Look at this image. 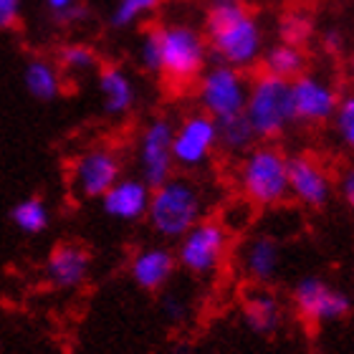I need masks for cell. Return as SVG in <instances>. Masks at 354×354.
I'll list each match as a JSON object with an SVG mask.
<instances>
[{
	"instance_id": "cell-1",
	"label": "cell",
	"mask_w": 354,
	"mask_h": 354,
	"mask_svg": "<svg viewBox=\"0 0 354 354\" xmlns=\"http://www.w3.org/2000/svg\"><path fill=\"white\" fill-rule=\"evenodd\" d=\"M203 26L210 59L241 71L259 66L266 36L259 15L245 0H207Z\"/></svg>"
},
{
	"instance_id": "cell-2",
	"label": "cell",
	"mask_w": 354,
	"mask_h": 354,
	"mask_svg": "<svg viewBox=\"0 0 354 354\" xmlns=\"http://www.w3.org/2000/svg\"><path fill=\"white\" fill-rule=\"evenodd\" d=\"M160 48V79L172 88H187L210 64V48L203 28L190 21H162L152 26Z\"/></svg>"
},
{
	"instance_id": "cell-3",
	"label": "cell",
	"mask_w": 354,
	"mask_h": 354,
	"mask_svg": "<svg viewBox=\"0 0 354 354\" xmlns=\"http://www.w3.org/2000/svg\"><path fill=\"white\" fill-rule=\"evenodd\" d=\"M147 223L165 241H177L205 218V195L190 177H167L162 185L152 187L147 205Z\"/></svg>"
},
{
	"instance_id": "cell-4",
	"label": "cell",
	"mask_w": 354,
	"mask_h": 354,
	"mask_svg": "<svg viewBox=\"0 0 354 354\" xmlns=\"http://www.w3.org/2000/svg\"><path fill=\"white\" fill-rule=\"evenodd\" d=\"M236 177L253 207H279L288 200V155L276 142H256L243 152Z\"/></svg>"
},
{
	"instance_id": "cell-5",
	"label": "cell",
	"mask_w": 354,
	"mask_h": 354,
	"mask_svg": "<svg viewBox=\"0 0 354 354\" xmlns=\"http://www.w3.org/2000/svg\"><path fill=\"white\" fill-rule=\"evenodd\" d=\"M245 119L251 122L259 142H276L296 124L291 84L268 74L248 79V96L243 106Z\"/></svg>"
},
{
	"instance_id": "cell-6",
	"label": "cell",
	"mask_w": 354,
	"mask_h": 354,
	"mask_svg": "<svg viewBox=\"0 0 354 354\" xmlns=\"http://www.w3.org/2000/svg\"><path fill=\"white\" fill-rule=\"evenodd\" d=\"M230 251V230L221 218H200L185 236L177 238V266L190 276L207 279L223 268Z\"/></svg>"
},
{
	"instance_id": "cell-7",
	"label": "cell",
	"mask_w": 354,
	"mask_h": 354,
	"mask_svg": "<svg viewBox=\"0 0 354 354\" xmlns=\"http://www.w3.org/2000/svg\"><path fill=\"white\" fill-rule=\"evenodd\" d=\"M192 86H195L198 106L215 122L233 114H243L245 96H248V71L213 61L203 68V74Z\"/></svg>"
},
{
	"instance_id": "cell-8",
	"label": "cell",
	"mask_w": 354,
	"mask_h": 354,
	"mask_svg": "<svg viewBox=\"0 0 354 354\" xmlns=\"http://www.w3.org/2000/svg\"><path fill=\"white\" fill-rule=\"evenodd\" d=\"M172 132H175V122L170 117H162V114L147 119L140 129V137L134 145V157H137L140 177L149 187H157L167 177L175 175Z\"/></svg>"
},
{
	"instance_id": "cell-9",
	"label": "cell",
	"mask_w": 354,
	"mask_h": 354,
	"mask_svg": "<svg viewBox=\"0 0 354 354\" xmlns=\"http://www.w3.org/2000/svg\"><path fill=\"white\" fill-rule=\"evenodd\" d=\"M124 175L122 155L111 145H91L71 162V187L82 200H99L119 177Z\"/></svg>"
},
{
	"instance_id": "cell-10",
	"label": "cell",
	"mask_w": 354,
	"mask_h": 354,
	"mask_svg": "<svg viewBox=\"0 0 354 354\" xmlns=\"http://www.w3.org/2000/svg\"><path fill=\"white\" fill-rule=\"evenodd\" d=\"M218 149V124L205 111H190L175 124L172 132V157L175 167L198 170L213 160Z\"/></svg>"
},
{
	"instance_id": "cell-11",
	"label": "cell",
	"mask_w": 354,
	"mask_h": 354,
	"mask_svg": "<svg viewBox=\"0 0 354 354\" xmlns=\"http://www.w3.org/2000/svg\"><path fill=\"white\" fill-rule=\"evenodd\" d=\"M294 311L309 324H329L349 317L352 299L342 288H334L319 276H306L291 288Z\"/></svg>"
},
{
	"instance_id": "cell-12",
	"label": "cell",
	"mask_w": 354,
	"mask_h": 354,
	"mask_svg": "<svg viewBox=\"0 0 354 354\" xmlns=\"http://www.w3.org/2000/svg\"><path fill=\"white\" fill-rule=\"evenodd\" d=\"M291 84V102H294L296 124H326L332 122L337 104H339V88L329 79L319 74L304 71Z\"/></svg>"
},
{
	"instance_id": "cell-13",
	"label": "cell",
	"mask_w": 354,
	"mask_h": 354,
	"mask_svg": "<svg viewBox=\"0 0 354 354\" xmlns=\"http://www.w3.org/2000/svg\"><path fill=\"white\" fill-rule=\"evenodd\" d=\"M334 195V180L324 165L311 155L288 157V198L309 210H322Z\"/></svg>"
},
{
	"instance_id": "cell-14",
	"label": "cell",
	"mask_w": 354,
	"mask_h": 354,
	"mask_svg": "<svg viewBox=\"0 0 354 354\" xmlns=\"http://www.w3.org/2000/svg\"><path fill=\"white\" fill-rule=\"evenodd\" d=\"M96 74V94L102 111L109 119H124L137 106V84L132 74L119 64H99Z\"/></svg>"
},
{
	"instance_id": "cell-15",
	"label": "cell",
	"mask_w": 354,
	"mask_h": 354,
	"mask_svg": "<svg viewBox=\"0 0 354 354\" xmlns=\"http://www.w3.org/2000/svg\"><path fill=\"white\" fill-rule=\"evenodd\" d=\"M149 187L140 175L129 177L122 175L117 183L111 185L109 190L104 192L99 203H102V210L106 218L119 223H137L147 215V205H149Z\"/></svg>"
},
{
	"instance_id": "cell-16",
	"label": "cell",
	"mask_w": 354,
	"mask_h": 354,
	"mask_svg": "<svg viewBox=\"0 0 354 354\" xmlns=\"http://www.w3.org/2000/svg\"><path fill=\"white\" fill-rule=\"evenodd\" d=\"M91 271V253L79 243L56 245L46 259V279L61 291L79 288Z\"/></svg>"
},
{
	"instance_id": "cell-17",
	"label": "cell",
	"mask_w": 354,
	"mask_h": 354,
	"mask_svg": "<svg viewBox=\"0 0 354 354\" xmlns=\"http://www.w3.org/2000/svg\"><path fill=\"white\" fill-rule=\"evenodd\" d=\"M175 268V251L165 248V245H147L134 253L129 261V276L142 291H162L172 281Z\"/></svg>"
},
{
	"instance_id": "cell-18",
	"label": "cell",
	"mask_w": 354,
	"mask_h": 354,
	"mask_svg": "<svg viewBox=\"0 0 354 354\" xmlns=\"http://www.w3.org/2000/svg\"><path fill=\"white\" fill-rule=\"evenodd\" d=\"M281 268V243L268 233L248 238L241 248V271L256 286H268Z\"/></svg>"
},
{
	"instance_id": "cell-19",
	"label": "cell",
	"mask_w": 354,
	"mask_h": 354,
	"mask_svg": "<svg viewBox=\"0 0 354 354\" xmlns=\"http://www.w3.org/2000/svg\"><path fill=\"white\" fill-rule=\"evenodd\" d=\"M23 86L36 102H56L66 88V74L51 56H30L23 64Z\"/></svg>"
},
{
	"instance_id": "cell-20",
	"label": "cell",
	"mask_w": 354,
	"mask_h": 354,
	"mask_svg": "<svg viewBox=\"0 0 354 354\" xmlns=\"http://www.w3.org/2000/svg\"><path fill=\"white\" fill-rule=\"evenodd\" d=\"M243 322L251 332L261 337H271L279 332L281 322H283V306L281 299L273 294L271 288L259 286L245 296L243 301Z\"/></svg>"
},
{
	"instance_id": "cell-21",
	"label": "cell",
	"mask_w": 354,
	"mask_h": 354,
	"mask_svg": "<svg viewBox=\"0 0 354 354\" xmlns=\"http://www.w3.org/2000/svg\"><path fill=\"white\" fill-rule=\"evenodd\" d=\"M259 66L263 74L294 82L296 76H301L309 68V53L304 51V46H291L279 41L276 46H266Z\"/></svg>"
},
{
	"instance_id": "cell-22",
	"label": "cell",
	"mask_w": 354,
	"mask_h": 354,
	"mask_svg": "<svg viewBox=\"0 0 354 354\" xmlns=\"http://www.w3.org/2000/svg\"><path fill=\"white\" fill-rule=\"evenodd\" d=\"M215 124H218V149L228 152V155L241 157L259 142V137L253 132L251 122L245 119V114H233V117L218 119Z\"/></svg>"
},
{
	"instance_id": "cell-23",
	"label": "cell",
	"mask_w": 354,
	"mask_h": 354,
	"mask_svg": "<svg viewBox=\"0 0 354 354\" xmlns=\"http://www.w3.org/2000/svg\"><path fill=\"white\" fill-rule=\"evenodd\" d=\"M56 64L66 76H86L94 74L102 59H99V51L88 41H66L56 51Z\"/></svg>"
},
{
	"instance_id": "cell-24",
	"label": "cell",
	"mask_w": 354,
	"mask_h": 354,
	"mask_svg": "<svg viewBox=\"0 0 354 354\" xmlns=\"http://www.w3.org/2000/svg\"><path fill=\"white\" fill-rule=\"evenodd\" d=\"M10 223L26 236H38L51 225V207L38 195L23 198L10 207Z\"/></svg>"
},
{
	"instance_id": "cell-25",
	"label": "cell",
	"mask_w": 354,
	"mask_h": 354,
	"mask_svg": "<svg viewBox=\"0 0 354 354\" xmlns=\"http://www.w3.org/2000/svg\"><path fill=\"white\" fill-rule=\"evenodd\" d=\"M165 0H114V8L109 13V26L114 30H127L147 21L162 8Z\"/></svg>"
},
{
	"instance_id": "cell-26",
	"label": "cell",
	"mask_w": 354,
	"mask_h": 354,
	"mask_svg": "<svg viewBox=\"0 0 354 354\" xmlns=\"http://www.w3.org/2000/svg\"><path fill=\"white\" fill-rule=\"evenodd\" d=\"M314 18L301 8H291L281 15L279 21V38L283 44L291 46H306L314 36Z\"/></svg>"
},
{
	"instance_id": "cell-27",
	"label": "cell",
	"mask_w": 354,
	"mask_h": 354,
	"mask_svg": "<svg viewBox=\"0 0 354 354\" xmlns=\"http://www.w3.org/2000/svg\"><path fill=\"white\" fill-rule=\"evenodd\" d=\"M334 132L342 140V145L354 152V94L339 96V104H337V111L332 117Z\"/></svg>"
},
{
	"instance_id": "cell-28",
	"label": "cell",
	"mask_w": 354,
	"mask_h": 354,
	"mask_svg": "<svg viewBox=\"0 0 354 354\" xmlns=\"http://www.w3.org/2000/svg\"><path fill=\"white\" fill-rule=\"evenodd\" d=\"M134 59H137V66L149 76L160 74V48H157V36L155 28L142 30L140 41H137V48H134Z\"/></svg>"
},
{
	"instance_id": "cell-29",
	"label": "cell",
	"mask_w": 354,
	"mask_h": 354,
	"mask_svg": "<svg viewBox=\"0 0 354 354\" xmlns=\"http://www.w3.org/2000/svg\"><path fill=\"white\" fill-rule=\"evenodd\" d=\"M319 46H322V51L326 56H342L344 48H347V36H344V30L337 28V26H329L319 33Z\"/></svg>"
},
{
	"instance_id": "cell-30",
	"label": "cell",
	"mask_w": 354,
	"mask_h": 354,
	"mask_svg": "<svg viewBox=\"0 0 354 354\" xmlns=\"http://www.w3.org/2000/svg\"><path fill=\"white\" fill-rule=\"evenodd\" d=\"M53 21L64 26V28H79L88 21V8L84 3H74V6L64 8L59 13H53Z\"/></svg>"
},
{
	"instance_id": "cell-31",
	"label": "cell",
	"mask_w": 354,
	"mask_h": 354,
	"mask_svg": "<svg viewBox=\"0 0 354 354\" xmlns=\"http://www.w3.org/2000/svg\"><path fill=\"white\" fill-rule=\"evenodd\" d=\"M23 0H0V30H13L21 23Z\"/></svg>"
},
{
	"instance_id": "cell-32",
	"label": "cell",
	"mask_w": 354,
	"mask_h": 354,
	"mask_svg": "<svg viewBox=\"0 0 354 354\" xmlns=\"http://www.w3.org/2000/svg\"><path fill=\"white\" fill-rule=\"evenodd\" d=\"M162 311H165V317L177 324V322H185V317H187V304H185L180 296H165Z\"/></svg>"
},
{
	"instance_id": "cell-33",
	"label": "cell",
	"mask_w": 354,
	"mask_h": 354,
	"mask_svg": "<svg viewBox=\"0 0 354 354\" xmlns=\"http://www.w3.org/2000/svg\"><path fill=\"white\" fill-rule=\"evenodd\" d=\"M339 195L347 203V207L354 213V165H349L347 170L339 177Z\"/></svg>"
},
{
	"instance_id": "cell-34",
	"label": "cell",
	"mask_w": 354,
	"mask_h": 354,
	"mask_svg": "<svg viewBox=\"0 0 354 354\" xmlns=\"http://www.w3.org/2000/svg\"><path fill=\"white\" fill-rule=\"evenodd\" d=\"M46 8L51 10V13H59V10H64V8L74 6V3H79V0H44Z\"/></svg>"
},
{
	"instance_id": "cell-35",
	"label": "cell",
	"mask_w": 354,
	"mask_h": 354,
	"mask_svg": "<svg viewBox=\"0 0 354 354\" xmlns=\"http://www.w3.org/2000/svg\"><path fill=\"white\" fill-rule=\"evenodd\" d=\"M347 68H349V76L354 79V48L349 51V59H347Z\"/></svg>"
}]
</instances>
